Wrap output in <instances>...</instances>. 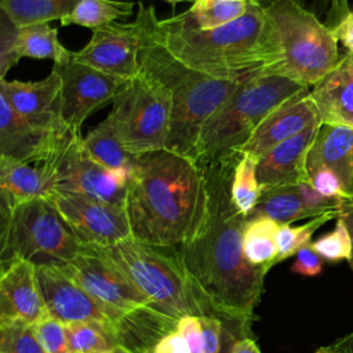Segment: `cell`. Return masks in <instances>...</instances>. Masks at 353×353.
I'll use <instances>...</instances> for the list:
<instances>
[{"mask_svg":"<svg viewBox=\"0 0 353 353\" xmlns=\"http://www.w3.org/2000/svg\"><path fill=\"white\" fill-rule=\"evenodd\" d=\"M240 156L232 153L201 164L208 192L205 218L189 240L172 250L207 313L250 331L268 270L251 265L243 252L248 218L230 196Z\"/></svg>","mask_w":353,"mask_h":353,"instance_id":"1","label":"cell"},{"mask_svg":"<svg viewBox=\"0 0 353 353\" xmlns=\"http://www.w3.org/2000/svg\"><path fill=\"white\" fill-rule=\"evenodd\" d=\"M204 167L168 149L139 154L127 182L125 212L135 240L174 248L189 240L207 214Z\"/></svg>","mask_w":353,"mask_h":353,"instance_id":"2","label":"cell"},{"mask_svg":"<svg viewBox=\"0 0 353 353\" xmlns=\"http://www.w3.org/2000/svg\"><path fill=\"white\" fill-rule=\"evenodd\" d=\"M161 43L186 66L207 76L245 81L272 74L283 61L279 37L266 8L248 0L237 19L212 29H200L188 12L156 19Z\"/></svg>","mask_w":353,"mask_h":353,"instance_id":"3","label":"cell"},{"mask_svg":"<svg viewBox=\"0 0 353 353\" xmlns=\"http://www.w3.org/2000/svg\"><path fill=\"white\" fill-rule=\"evenodd\" d=\"M135 19L142 29L139 70L160 81L172 97V120L165 149L194 159L204 124L243 81L214 79L174 57L157 34L153 7L139 3Z\"/></svg>","mask_w":353,"mask_h":353,"instance_id":"4","label":"cell"},{"mask_svg":"<svg viewBox=\"0 0 353 353\" xmlns=\"http://www.w3.org/2000/svg\"><path fill=\"white\" fill-rule=\"evenodd\" d=\"M306 88L309 87L279 74H259L243 81L204 124L194 159L207 164L226 154L240 153L274 109Z\"/></svg>","mask_w":353,"mask_h":353,"instance_id":"5","label":"cell"},{"mask_svg":"<svg viewBox=\"0 0 353 353\" xmlns=\"http://www.w3.org/2000/svg\"><path fill=\"white\" fill-rule=\"evenodd\" d=\"M97 250L116 263L161 314L176 321L190 314L210 316L172 248L154 247L131 237Z\"/></svg>","mask_w":353,"mask_h":353,"instance_id":"6","label":"cell"},{"mask_svg":"<svg viewBox=\"0 0 353 353\" xmlns=\"http://www.w3.org/2000/svg\"><path fill=\"white\" fill-rule=\"evenodd\" d=\"M81 243L46 197L1 208L0 262L25 259L36 266H63L79 255Z\"/></svg>","mask_w":353,"mask_h":353,"instance_id":"7","label":"cell"},{"mask_svg":"<svg viewBox=\"0 0 353 353\" xmlns=\"http://www.w3.org/2000/svg\"><path fill=\"white\" fill-rule=\"evenodd\" d=\"M265 8L283 52V61L272 74L310 87L341 62L343 55L332 29L314 14L291 0H277Z\"/></svg>","mask_w":353,"mask_h":353,"instance_id":"8","label":"cell"},{"mask_svg":"<svg viewBox=\"0 0 353 353\" xmlns=\"http://www.w3.org/2000/svg\"><path fill=\"white\" fill-rule=\"evenodd\" d=\"M106 120L130 153L163 150L171 130L172 97L160 81L139 70L119 90Z\"/></svg>","mask_w":353,"mask_h":353,"instance_id":"9","label":"cell"},{"mask_svg":"<svg viewBox=\"0 0 353 353\" xmlns=\"http://www.w3.org/2000/svg\"><path fill=\"white\" fill-rule=\"evenodd\" d=\"M48 188L79 193L125 208L127 182L98 164L85 150L80 132L72 130L51 157L40 164Z\"/></svg>","mask_w":353,"mask_h":353,"instance_id":"10","label":"cell"},{"mask_svg":"<svg viewBox=\"0 0 353 353\" xmlns=\"http://www.w3.org/2000/svg\"><path fill=\"white\" fill-rule=\"evenodd\" d=\"M46 199L65 218L81 245L106 248L132 237L125 208L58 189H51Z\"/></svg>","mask_w":353,"mask_h":353,"instance_id":"11","label":"cell"},{"mask_svg":"<svg viewBox=\"0 0 353 353\" xmlns=\"http://www.w3.org/2000/svg\"><path fill=\"white\" fill-rule=\"evenodd\" d=\"M52 69L61 76V119L72 130L80 132L90 114L109 101L125 84L124 79L103 73L73 59L54 63Z\"/></svg>","mask_w":353,"mask_h":353,"instance_id":"12","label":"cell"},{"mask_svg":"<svg viewBox=\"0 0 353 353\" xmlns=\"http://www.w3.org/2000/svg\"><path fill=\"white\" fill-rule=\"evenodd\" d=\"M142 29L138 19L131 23L113 22L92 29L90 41L73 59L103 73L131 80L139 73Z\"/></svg>","mask_w":353,"mask_h":353,"instance_id":"13","label":"cell"},{"mask_svg":"<svg viewBox=\"0 0 353 353\" xmlns=\"http://www.w3.org/2000/svg\"><path fill=\"white\" fill-rule=\"evenodd\" d=\"M72 131L66 124L47 127L15 112L0 97V157L22 163L47 161Z\"/></svg>","mask_w":353,"mask_h":353,"instance_id":"14","label":"cell"},{"mask_svg":"<svg viewBox=\"0 0 353 353\" xmlns=\"http://www.w3.org/2000/svg\"><path fill=\"white\" fill-rule=\"evenodd\" d=\"M36 274L44 306L54 319L63 324L98 321L113 334V324L101 306L61 269L40 265L36 266Z\"/></svg>","mask_w":353,"mask_h":353,"instance_id":"15","label":"cell"},{"mask_svg":"<svg viewBox=\"0 0 353 353\" xmlns=\"http://www.w3.org/2000/svg\"><path fill=\"white\" fill-rule=\"evenodd\" d=\"M320 124L319 110L310 98V90L306 88L274 109L240 149V153L256 160L284 141Z\"/></svg>","mask_w":353,"mask_h":353,"instance_id":"16","label":"cell"},{"mask_svg":"<svg viewBox=\"0 0 353 353\" xmlns=\"http://www.w3.org/2000/svg\"><path fill=\"white\" fill-rule=\"evenodd\" d=\"M46 312L36 265L25 259L1 263L0 320H17L33 325Z\"/></svg>","mask_w":353,"mask_h":353,"instance_id":"17","label":"cell"},{"mask_svg":"<svg viewBox=\"0 0 353 353\" xmlns=\"http://www.w3.org/2000/svg\"><path fill=\"white\" fill-rule=\"evenodd\" d=\"M61 87V76L52 69L40 81L0 79V97L19 114L47 127H59L65 125L59 110Z\"/></svg>","mask_w":353,"mask_h":353,"instance_id":"18","label":"cell"},{"mask_svg":"<svg viewBox=\"0 0 353 353\" xmlns=\"http://www.w3.org/2000/svg\"><path fill=\"white\" fill-rule=\"evenodd\" d=\"M320 125L309 127L256 159V176L262 190L309 182L306 157Z\"/></svg>","mask_w":353,"mask_h":353,"instance_id":"19","label":"cell"},{"mask_svg":"<svg viewBox=\"0 0 353 353\" xmlns=\"http://www.w3.org/2000/svg\"><path fill=\"white\" fill-rule=\"evenodd\" d=\"M321 124L353 130V55L343 54L341 62L310 90Z\"/></svg>","mask_w":353,"mask_h":353,"instance_id":"20","label":"cell"},{"mask_svg":"<svg viewBox=\"0 0 353 353\" xmlns=\"http://www.w3.org/2000/svg\"><path fill=\"white\" fill-rule=\"evenodd\" d=\"M334 171L353 199V130L341 125L321 124L306 157V171L316 167Z\"/></svg>","mask_w":353,"mask_h":353,"instance_id":"21","label":"cell"},{"mask_svg":"<svg viewBox=\"0 0 353 353\" xmlns=\"http://www.w3.org/2000/svg\"><path fill=\"white\" fill-rule=\"evenodd\" d=\"M50 192L40 167L0 157V207L14 208L22 203L46 197Z\"/></svg>","mask_w":353,"mask_h":353,"instance_id":"22","label":"cell"},{"mask_svg":"<svg viewBox=\"0 0 353 353\" xmlns=\"http://www.w3.org/2000/svg\"><path fill=\"white\" fill-rule=\"evenodd\" d=\"M83 143L88 154L98 164L128 182L138 156L130 153L123 146L106 119L83 138Z\"/></svg>","mask_w":353,"mask_h":353,"instance_id":"23","label":"cell"},{"mask_svg":"<svg viewBox=\"0 0 353 353\" xmlns=\"http://www.w3.org/2000/svg\"><path fill=\"white\" fill-rule=\"evenodd\" d=\"M320 215L323 214L306 205L299 194L298 185H290L262 190L261 199L250 218H268L279 225H291L295 221Z\"/></svg>","mask_w":353,"mask_h":353,"instance_id":"24","label":"cell"},{"mask_svg":"<svg viewBox=\"0 0 353 353\" xmlns=\"http://www.w3.org/2000/svg\"><path fill=\"white\" fill-rule=\"evenodd\" d=\"M279 228V223L268 218H248L243 232V252L251 265L269 272L277 263Z\"/></svg>","mask_w":353,"mask_h":353,"instance_id":"25","label":"cell"},{"mask_svg":"<svg viewBox=\"0 0 353 353\" xmlns=\"http://www.w3.org/2000/svg\"><path fill=\"white\" fill-rule=\"evenodd\" d=\"M80 0H0V10L18 26L48 23L68 17Z\"/></svg>","mask_w":353,"mask_h":353,"instance_id":"26","label":"cell"},{"mask_svg":"<svg viewBox=\"0 0 353 353\" xmlns=\"http://www.w3.org/2000/svg\"><path fill=\"white\" fill-rule=\"evenodd\" d=\"M19 55L36 59H52L54 63L69 61L73 51L58 40V30L48 23H36L19 29Z\"/></svg>","mask_w":353,"mask_h":353,"instance_id":"27","label":"cell"},{"mask_svg":"<svg viewBox=\"0 0 353 353\" xmlns=\"http://www.w3.org/2000/svg\"><path fill=\"white\" fill-rule=\"evenodd\" d=\"M134 3L119 0H80L76 8L61 19L63 26L80 25L91 30L116 22L120 18L130 17Z\"/></svg>","mask_w":353,"mask_h":353,"instance_id":"28","label":"cell"},{"mask_svg":"<svg viewBox=\"0 0 353 353\" xmlns=\"http://www.w3.org/2000/svg\"><path fill=\"white\" fill-rule=\"evenodd\" d=\"M262 194V188L256 176V160L241 153L232 179L230 196L236 208L247 218L254 212Z\"/></svg>","mask_w":353,"mask_h":353,"instance_id":"29","label":"cell"},{"mask_svg":"<svg viewBox=\"0 0 353 353\" xmlns=\"http://www.w3.org/2000/svg\"><path fill=\"white\" fill-rule=\"evenodd\" d=\"M65 328L72 353H103L119 345L110 330L98 321L70 323Z\"/></svg>","mask_w":353,"mask_h":353,"instance_id":"30","label":"cell"},{"mask_svg":"<svg viewBox=\"0 0 353 353\" xmlns=\"http://www.w3.org/2000/svg\"><path fill=\"white\" fill-rule=\"evenodd\" d=\"M248 0H197L186 12L200 29H212L240 18Z\"/></svg>","mask_w":353,"mask_h":353,"instance_id":"31","label":"cell"},{"mask_svg":"<svg viewBox=\"0 0 353 353\" xmlns=\"http://www.w3.org/2000/svg\"><path fill=\"white\" fill-rule=\"evenodd\" d=\"M339 211H330L327 214H323L320 216L312 218L309 222L301 225V226H291V225H280L277 232V245H279V256L277 263L284 261L285 258H290L295 255L302 247L312 243L313 233L327 223L328 221L338 218Z\"/></svg>","mask_w":353,"mask_h":353,"instance_id":"32","label":"cell"},{"mask_svg":"<svg viewBox=\"0 0 353 353\" xmlns=\"http://www.w3.org/2000/svg\"><path fill=\"white\" fill-rule=\"evenodd\" d=\"M0 353H46L32 325L17 320H0Z\"/></svg>","mask_w":353,"mask_h":353,"instance_id":"33","label":"cell"},{"mask_svg":"<svg viewBox=\"0 0 353 353\" xmlns=\"http://www.w3.org/2000/svg\"><path fill=\"white\" fill-rule=\"evenodd\" d=\"M312 248L325 261H349L352 252V240L345 221L338 216L335 228L330 233H325L312 241Z\"/></svg>","mask_w":353,"mask_h":353,"instance_id":"34","label":"cell"},{"mask_svg":"<svg viewBox=\"0 0 353 353\" xmlns=\"http://www.w3.org/2000/svg\"><path fill=\"white\" fill-rule=\"evenodd\" d=\"M32 330L46 353H72L65 324L48 312L32 325Z\"/></svg>","mask_w":353,"mask_h":353,"instance_id":"35","label":"cell"},{"mask_svg":"<svg viewBox=\"0 0 353 353\" xmlns=\"http://www.w3.org/2000/svg\"><path fill=\"white\" fill-rule=\"evenodd\" d=\"M262 7H268L277 0H254ZM314 14L330 29H335L350 12L349 0H291Z\"/></svg>","mask_w":353,"mask_h":353,"instance_id":"36","label":"cell"},{"mask_svg":"<svg viewBox=\"0 0 353 353\" xmlns=\"http://www.w3.org/2000/svg\"><path fill=\"white\" fill-rule=\"evenodd\" d=\"M19 29L6 12H0V79H6L7 72L21 59Z\"/></svg>","mask_w":353,"mask_h":353,"instance_id":"37","label":"cell"},{"mask_svg":"<svg viewBox=\"0 0 353 353\" xmlns=\"http://www.w3.org/2000/svg\"><path fill=\"white\" fill-rule=\"evenodd\" d=\"M309 183L323 196L335 200H349L339 176L327 167H316L307 171Z\"/></svg>","mask_w":353,"mask_h":353,"instance_id":"38","label":"cell"},{"mask_svg":"<svg viewBox=\"0 0 353 353\" xmlns=\"http://www.w3.org/2000/svg\"><path fill=\"white\" fill-rule=\"evenodd\" d=\"M176 331L189 346L190 353H203V325L200 316H183L176 323Z\"/></svg>","mask_w":353,"mask_h":353,"instance_id":"39","label":"cell"},{"mask_svg":"<svg viewBox=\"0 0 353 353\" xmlns=\"http://www.w3.org/2000/svg\"><path fill=\"white\" fill-rule=\"evenodd\" d=\"M323 270V258L312 248V243L302 247L295 254V261L291 265V272L306 276L314 277L319 276Z\"/></svg>","mask_w":353,"mask_h":353,"instance_id":"40","label":"cell"},{"mask_svg":"<svg viewBox=\"0 0 353 353\" xmlns=\"http://www.w3.org/2000/svg\"><path fill=\"white\" fill-rule=\"evenodd\" d=\"M203 325V353H219L221 352V335L222 320L215 316H200Z\"/></svg>","mask_w":353,"mask_h":353,"instance_id":"41","label":"cell"},{"mask_svg":"<svg viewBox=\"0 0 353 353\" xmlns=\"http://www.w3.org/2000/svg\"><path fill=\"white\" fill-rule=\"evenodd\" d=\"M152 353H190V350L182 335L175 328L154 345Z\"/></svg>","mask_w":353,"mask_h":353,"instance_id":"42","label":"cell"},{"mask_svg":"<svg viewBox=\"0 0 353 353\" xmlns=\"http://www.w3.org/2000/svg\"><path fill=\"white\" fill-rule=\"evenodd\" d=\"M335 37L338 41L342 43V46L346 48L347 54L353 55V11H350L341 23L332 29Z\"/></svg>","mask_w":353,"mask_h":353,"instance_id":"43","label":"cell"},{"mask_svg":"<svg viewBox=\"0 0 353 353\" xmlns=\"http://www.w3.org/2000/svg\"><path fill=\"white\" fill-rule=\"evenodd\" d=\"M339 216L345 221L349 234H350V240H352V252H350V258H349V265L353 270V199L345 200L341 205V211H339Z\"/></svg>","mask_w":353,"mask_h":353,"instance_id":"44","label":"cell"},{"mask_svg":"<svg viewBox=\"0 0 353 353\" xmlns=\"http://www.w3.org/2000/svg\"><path fill=\"white\" fill-rule=\"evenodd\" d=\"M229 353H261V350L252 338L241 336L233 341Z\"/></svg>","mask_w":353,"mask_h":353,"instance_id":"45","label":"cell"},{"mask_svg":"<svg viewBox=\"0 0 353 353\" xmlns=\"http://www.w3.org/2000/svg\"><path fill=\"white\" fill-rule=\"evenodd\" d=\"M103 353H132V352L130 349H127L125 346H123V345H117L113 349H110L108 352H103Z\"/></svg>","mask_w":353,"mask_h":353,"instance_id":"46","label":"cell"},{"mask_svg":"<svg viewBox=\"0 0 353 353\" xmlns=\"http://www.w3.org/2000/svg\"><path fill=\"white\" fill-rule=\"evenodd\" d=\"M316 353H341V352L334 346H324V347L317 349Z\"/></svg>","mask_w":353,"mask_h":353,"instance_id":"47","label":"cell"},{"mask_svg":"<svg viewBox=\"0 0 353 353\" xmlns=\"http://www.w3.org/2000/svg\"><path fill=\"white\" fill-rule=\"evenodd\" d=\"M349 353H353V334L349 338Z\"/></svg>","mask_w":353,"mask_h":353,"instance_id":"48","label":"cell"},{"mask_svg":"<svg viewBox=\"0 0 353 353\" xmlns=\"http://www.w3.org/2000/svg\"><path fill=\"white\" fill-rule=\"evenodd\" d=\"M165 1H168L171 4H175V3H179V1H193V3H196L197 0H165Z\"/></svg>","mask_w":353,"mask_h":353,"instance_id":"49","label":"cell"}]
</instances>
